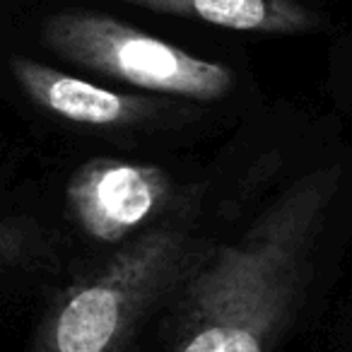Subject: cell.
Returning a JSON list of instances; mask_svg holds the SVG:
<instances>
[{"label":"cell","instance_id":"cell-1","mask_svg":"<svg viewBox=\"0 0 352 352\" xmlns=\"http://www.w3.org/2000/svg\"><path fill=\"white\" fill-rule=\"evenodd\" d=\"M340 182L333 164L307 171L234 241L188 265L157 352H275L307 297Z\"/></svg>","mask_w":352,"mask_h":352},{"label":"cell","instance_id":"cell-2","mask_svg":"<svg viewBox=\"0 0 352 352\" xmlns=\"http://www.w3.org/2000/svg\"><path fill=\"white\" fill-rule=\"evenodd\" d=\"M191 263L182 230L145 232L56 297L32 352H126L147 311Z\"/></svg>","mask_w":352,"mask_h":352},{"label":"cell","instance_id":"cell-3","mask_svg":"<svg viewBox=\"0 0 352 352\" xmlns=\"http://www.w3.org/2000/svg\"><path fill=\"white\" fill-rule=\"evenodd\" d=\"M41 36L51 51L70 63L150 92L217 102L234 87V73L222 63L191 56L102 12L49 15Z\"/></svg>","mask_w":352,"mask_h":352},{"label":"cell","instance_id":"cell-4","mask_svg":"<svg viewBox=\"0 0 352 352\" xmlns=\"http://www.w3.org/2000/svg\"><path fill=\"white\" fill-rule=\"evenodd\" d=\"M65 196L75 222L92 239L116 244L164 206L169 176L152 164L97 157L70 176Z\"/></svg>","mask_w":352,"mask_h":352},{"label":"cell","instance_id":"cell-5","mask_svg":"<svg viewBox=\"0 0 352 352\" xmlns=\"http://www.w3.org/2000/svg\"><path fill=\"white\" fill-rule=\"evenodd\" d=\"M10 73L17 87L44 111L58 118L94 128L135 126L155 113V104L133 94H121L102 85L36 63L25 56H12Z\"/></svg>","mask_w":352,"mask_h":352},{"label":"cell","instance_id":"cell-6","mask_svg":"<svg viewBox=\"0 0 352 352\" xmlns=\"http://www.w3.org/2000/svg\"><path fill=\"white\" fill-rule=\"evenodd\" d=\"M160 15L186 17L206 25L261 34H299L316 25L297 0H121Z\"/></svg>","mask_w":352,"mask_h":352}]
</instances>
